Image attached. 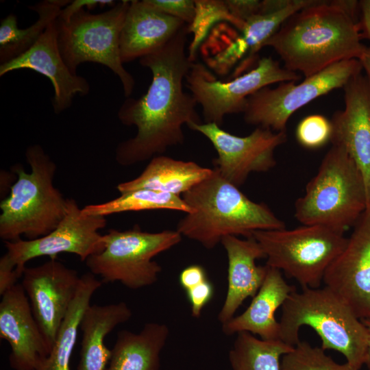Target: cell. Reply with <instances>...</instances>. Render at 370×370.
<instances>
[{
	"label": "cell",
	"instance_id": "1",
	"mask_svg": "<svg viewBox=\"0 0 370 370\" xmlns=\"http://www.w3.org/2000/svg\"><path fill=\"white\" fill-rule=\"evenodd\" d=\"M188 34L186 25L164 46L139 59L150 70L152 79L145 95L127 97L118 110L123 125L137 129L134 137L117 145L118 164L133 165L162 155L184 143V125L202 123L195 99L184 90V80L193 63L186 52Z\"/></svg>",
	"mask_w": 370,
	"mask_h": 370
},
{
	"label": "cell",
	"instance_id": "2",
	"mask_svg": "<svg viewBox=\"0 0 370 370\" xmlns=\"http://www.w3.org/2000/svg\"><path fill=\"white\" fill-rule=\"evenodd\" d=\"M357 1H319L291 16L264 43L284 68L305 77L338 62L359 59L361 42Z\"/></svg>",
	"mask_w": 370,
	"mask_h": 370
},
{
	"label": "cell",
	"instance_id": "3",
	"mask_svg": "<svg viewBox=\"0 0 370 370\" xmlns=\"http://www.w3.org/2000/svg\"><path fill=\"white\" fill-rule=\"evenodd\" d=\"M182 198L193 212L178 221L176 230L208 249L227 236L250 238L256 231L286 228L265 204L249 199L214 169Z\"/></svg>",
	"mask_w": 370,
	"mask_h": 370
},
{
	"label": "cell",
	"instance_id": "4",
	"mask_svg": "<svg viewBox=\"0 0 370 370\" xmlns=\"http://www.w3.org/2000/svg\"><path fill=\"white\" fill-rule=\"evenodd\" d=\"M280 338L295 347L304 326L312 328L323 350L340 352L354 370L365 365L369 332L352 308L329 287L293 291L282 306Z\"/></svg>",
	"mask_w": 370,
	"mask_h": 370
},
{
	"label": "cell",
	"instance_id": "5",
	"mask_svg": "<svg viewBox=\"0 0 370 370\" xmlns=\"http://www.w3.org/2000/svg\"><path fill=\"white\" fill-rule=\"evenodd\" d=\"M27 172L21 164L14 166L17 178L9 196L0 204V237L15 241L25 236L28 240L44 236L63 218L67 199L53 186L56 165L39 145L27 147Z\"/></svg>",
	"mask_w": 370,
	"mask_h": 370
},
{
	"label": "cell",
	"instance_id": "6",
	"mask_svg": "<svg viewBox=\"0 0 370 370\" xmlns=\"http://www.w3.org/2000/svg\"><path fill=\"white\" fill-rule=\"evenodd\" d=\"M367 208L363 177L341 146L332 145L305 193L295 203V217L304 225H320L343 233Z\"/></svg>",
	"mask_w": 370,
	"mask_h": 370
},
{
	"label": "cell",
	"instance_id": "7",
	"mask_svg": "<svg viewBox=\"0 0 370 370\" xmlns=\"http://www.w3.org/2000/svg\"><path fill=\"white\" fill-rule=\"evenodd\" d=\"M130 4L121 1L98 14L82 10L67 22L59 18L56 21L58 47L71 72L77 74V67L86 62L104 65L119 78L127 98L135 80L123 65L120 36Z\"/></svg>",
	"mask_w": 370,
	"mask_h": 370
},
{
	"label": "cell",
	"instance_id": "8",
	"mask_svg": "<svg viewBox=\"0 0 370 370\" xmlns=\"http://www.w3.org/2000/svg\"><path fill=\"white\" fill-rule=\"evenodd\" d=\"M253 237L265 254L266 265L294 278L302 288L320 286L347 243L343 233L320 225L259 230Z\"/></svg>",
	"mask_w": 370,
	"mask_h": 370
},
{
	"label": "cell",
	"instance_id": "9",
	"mask_svg": "<svg viewBox=\"0 0 370 370\" xmlns=\"http://www.w3.org/2000/svg\"><path fill=\"white\" fill-rule=\"evenodd\" d=\"M182 238L176 230L148 232L138 225L125 231L110 229L103 235V250L85 263L102 283L119 282L136 290L157 282L162 267L153 258L180 243Z\"/></svg>",
	"mask_w": 370,
	"mask_h": 370
},
{
	"label": "cell",
	"instance_id": "10",
	"mask_svg": "<svg viewBox=\"0 0 370 370\" xmlns=\"http://www.w3.org/2000/svg\"><path fill=\"white\" fill-rule=\"evenodd\" d=\"M362 66L358 59L343 60L305 79L264 87L247 99L243 119L246 123L285 132L289 118L299 108L330 91L343 88Z\"/></svg>",
	"mask_w": 370,
	"mask_h": 370
},
{
	"label": "cell",
	"instance_id": "11",
	"mask_svg": "<svg viewBox=\"0 0 370 370\" xmlns=\"http://www.w3.org/2000/svg\"><path fill=\"white\" fill-rule=\"evenodd\" d=\"M297 73L282 68L271 57H263L253 69L232 80L221 82L203 64L193 62L186 77V87L202 108L206 123L221 127L227 114L243 113L247 99L275 83L297 82Z\"/></svg>",
	"mask_w": 370,
	"mask_h": 370
},
{
	"label": "cell",
	"instance_id": "12",
	"mask_svg": "<svg viewBox=\"0 0 370 370\" xmlns=\"http://www.w3.org/2000/svg\"><path fill=\"white\" fill-rule=\"evenodd\" d=\"M106 217L88 214L73 199H67L66 212L58 225L47 235L34 239L6 241L3 256L14 268L18 278L23 276L27 261L42 256L51 259L61 253L77 255L81 261L104 247L99 230L106 226Z\"/></svg>",
	"mask_w": 370,
	"mask_h": 370
},
{
	"label": "cell",
	"instance_id": "13",
	"mask_svg": "<svg viewBox=\"0 0 370 370\" xmlns=\"http://www.w3.org/2000/svg\"><path fill=\"white\" fill-rule=\"evenodd\" d=\"M187 127L209 140L217 153L214 169L238 188L250 173L273 168L275 151L287 140L286 131L276 132L260 127L246 136L230 134L215 123H192Z\"/></svg>",
	"mask_w": 370,
	"mask_h": 370
},
{
	"label": "cell",
	"instance_id": "14",
	"mask_svg": "<svg viewBox=\"0 0 370 370\" xmlns=\"http://www.w3.org/2000/svg\"><path fill=\"white\" fill-rule=\"evenodd\" d=\"M22 286L50 352L77 293V272L54 258L37 267H25Z\"/></svg>",
	"mask_w": 370,
	"mask_h": 370
},
{
	"label": "cell",
	"instance_id": "15",
	"mask_svg": "<svg viewBox=\"0 0 370 370\" xmlns=\"http://www.w3.org/2000/svg\"><path fill=\"white\" fill-rule=\"evenodd\" d=\"M323 282L358 318L370 320V207L354 225L345 248L327 269Z\"/></svg>",
	"mask_w": 370,
	"mask_h": 370
},
{
	"label": "cell",
	"instance_id": "16",
	"mask_svg": "<svg viewBox=\"0 0 370 370\" xmlns=\"http://www.w3.org/2000/svg\"><path fill=\"white\" fill-rule=\"evenodd\" d=\"M345 108L334 113L332 145L342 147L364 180L367 208L370 207V82L359 73L343 87Z\"/></svg>",
	"mask_w": 370,
	"mask_h": 370
},
{
	"label": "cell",
	"instance_id": "17",
	"mask_svg": "<svg viewBox=\"0 0 370 370\" xmlns=\"http://www.w3.org/2000/svg\"><path fill=\"white\" fill-rule=\"evenodd\" d=\"M0 337L10 345L8 360L14 370H37L50 353L21 284L1 295Z\"/></svg>",
	"mask_w": 370,
	"mask_h": 370
},
{
	"label": "cell",
	"instance_id": "18",
	"mask_svg": "<svg viewBox=\"0 0 370 370\" xmlns=\"http://www.w3.org/2000/svg\"><path fill=\"white\" fill-rule=\"evenodd\" d=\"M56 21L26 52L1 64L0 76L19 69H30L45 75L53 85V108L59 114L71 107L77 95L88 94L90 86L84 77L72 73L64 62L58 45Z\"/></svg>",
	"mask_w": 370,
	"mask_h": 370
},
{
	"label": "cell",
	"instance_id": "19",
	"mask_svg": "<svg viewBox=\"0 0 370 370\" xmlns=\"http://www.w3.org/2000/svg\"><path fill=\"white\" fill-rule=\"evenodd\" d=\"M221 243L227 257V290L218 320L225 323L232 318L243 301L254 297L266 277L268 266H258L256 261L266 258L258 241L252 236L241 239L235 236L223 238Z\"/></svg>",
	"mask_w": 370,
	"mask_h": 370
},
{
	"label": "cell",
	"instance_id": "20",
	"mask_svg": "<svg viewBox=\"0 0 370 370\" xmlns=\"http://www.w3.org/2000/svg\"><path fill=\"white\" fill-rule=\"evenodd\" d=\"M186 25L145 0L130 1L120 36L123 63L140 59L158 50Z\"/></svg>",
	"mask_w": 370,
	"mask_h": 370
},
{
	"label": "cell",
	"instance_id": "21",
	"mask_svg": "<svg viewBox=\"0 0 370 370\" xmlns=\"http://www.w3.org/2000/svg\"><path fill=\"white\" fill-rule=\"evenodd\" d=\"M295 291L296 288L286 282L281 271L268 266L264 280L248 308L222 324L223 332L232 335L247 332L262 340H280V323L275 313Z\"/></svg>",
	"mask_w": 370,
	"mask_h": 370
},
{
	"label": "cell",
	"instance_id": "22",
	"mask_svg": "<svg viewBox=\"0 0 370 370\" xmlns=\"http://www.w3.org/2000/svg\"><path fill=\"white\" fill-rule=\"evenodd\" d=\"M132 312L124 301L108 305H90L80 323L82 332L77 370H106L111 349L104 343L116 326L127 321Z\"/></svg>",
	"mask_w": 370,
	"mask_h": 370
},
{
	"label": "cell",
	"instance_id": "23",
	"mask_svg": "<svg viewBox=\"0 0 370 370\" xmlns=\"http://www.w3.org/2000/svg\"><path fill=\"white\" fill-rule=\"evenodd\" d=\"M213 169L193 161L175 160L160 155L150 160L143 171L136 178L119 184L120 193L149 189L180 196L208 177Z\"/></svg>",
	"mask_w": 370,
	"mask_h": 370
},
{
	"label": "cell",
	"instance_id": "24",
	"mask_svg": "<svg viewBox=\"0 0 370 370\" xmlns=\"http://www.w3.org/2000/svg\"><path fill=\"white\" fill-rule=\"evenodd\" d=\"M169 335L166 324L147 323L138 333L121 330L106 370H160V353Z\"/></svg>",
	"mask_w": 370,
	"mask_h": 370
},
{
	"label": "cell",
	"instance_id": "25",
	"mask_svg": "<svg viewBox=\"0 0 370 370\" xmlns=\"http://www.w3.org/2000/svg\"><path fill=\"white\" fill-rule=\"evenodd\" d=\"M102 284L90 272L80 277L77 293L62 323L52 349L37 370H71V359L82 316L90 305L92 295Z\"/></svg>",
	"mask_w": 370,
	"mask_h": 370
},
{
	"label": "cell",
	"instance_id": "26",
	"mask_svg": "<svg viewBox=\"0 0 370 370\" xmlns=\"http://www.w3.org/2000/svg\"><path fill=\"white\" fill-rule=\"evenodd\" d=\"M70 2L44 0L30 6L29 9L36 12L38 17L34 23L24 29L18 27L17 17L14 14L3 18L0 23V63L9 62L29 49Z\"/></svg>",
	"mask_w": 370,
	"mask_h": 370
},
{
	"label": "cell",
	"instance_id": "27",
	"mask_svg": "<svg viewBox=\"0 0 370 370\" xmlns=\"http://www.w3.org/2000/svg\"><path fill=\"white\" fill-rule=\"evenodd\" d=\"M237 334L229 352L232 370H281L282 357L294 347L282 340L259 339L247 332Z\"/></svg>",
	"mask_w": 370,
	"mask_h": 370
},
{
	"label": "cell",
	"instance_id": "28",
	"mask_svg": "<svg viewBox=\"0 0 370 370\" xmlns=\"http://www.w3.org/2000/svg\"><path fill=\"white\" fill-rule=\"evenodd\" d=\"M88 214L106 217L115 213L149 210H171L190 213L193 209L182 197L149 189H137L123 193L114 199L82 208Z\"/></svg>",
	"mask_w": 370,
	"mask_h": 370
},
{
	"label": "cell",
	"instance_id": "29",
	"mask_svg": "<svg viewBox=\"0 0 370 370\" xmlns=\"http://www.w3.org/2000/svg\"><path fill=\"white\" fill-rule=\"evenodd\" d=\"M317 0H288L282 8L274 11L255 14L246 22L241 35L248 48L249 56L236 69L239 75L252 62L253 57L264 47V43L280 29L291 16L314 3Z\"/></svg>",
	"mask_w": 370,
	"mask_h": 370
},
{
	"label": "cell",
	"instance_id": "30",
	"mask_svg": "<svg viewBox=\"0 0 370 370\" xmlns=\"http://www.w3.org/2000/svg\"><path fill=\"white\" fill-rule=\"evenodd\" d=\"M195 17L192 23L188 25V33L193 34L188 53L192 62H195L198 49L215 25L224 21L232 25L241 32L245 25V22L232 15L225 1L195 0Z\"/></svg>",
	"mask_w": 370,
	"mask_h": 370
},
{
	"label": "cell",
	"instance_id": "31",
	"mask_svg": "<svg viewBox=\"0 0 370 370\" xmlns=\"http://www.w3.org/2000/svg\"><path fill=\"white\" fill-rule=\"evenodd\" d=\"M281 370L354 369L347 362H336L321 347H313L306 341H300L291 352L282 357Z\"/></svg>",
	"mask_w": 370,
	"mask_h": 370
},
{
	"label": "cell",
	"instance_id": "32",
	"mask_svg": "<svg viewBox=\"0 0 370 370\" xmlns=\"http://www.w3.org/2000/svg\"><path fill=\"white\" fill-rule=\"evenodd\" d=\"M331 121L321 114H311L302 119L297 125L295 137L299 144L308 149L321 148L331 142Z\"/></svg>",
	"mask_w": 370,
	"mask_h": 370
},
{
	"label": "cell",
	"instance_id": "33",
	"mask_svg": "<svg viewBox=\"0 0 370 370\" xmlns=\"http://www.w3.org/2000/svg\"><path fill=\"white\" fill-rule=\"evenodd\" d=\"M147 3L160 11L177 18L186 25L194 19L195 14V0H145Z\"/></svg>",
	"mask_w": 370,
	"mask_h": 370
},
{
	"label": "cell",
	"instance_id": "34",
	"mask_svg": "<svg viewBox=\"0 0 370 370\" xmlns=\"http://www.w3.org/2000/svg\"><path fill=\"white\" fill-rule=\"evenodd\" d=\"M214 291L213 284L209 280L186 291L193 317L199 318L201 316L204 308L212 299Z\"/></svg>",
	"mask_w": 370,
	"mask_h": 370
},
{
	"label": "cell",
	"instance_id": "35",
	"mask_svg": "<svg viewBox=\"0 0 370 370\" xmlns=\"http://www.w3.org/2000/svg\"><path fill=\"white\" fill-rule=\"evenodd\" d=\"M225 3L232 15L243 22L259 14L262 7V1L257 0H225Z\"/></svg>",
	"mask_w": 370,
	"mask_h": 370
},
{
	"label": "cell",
	"instance_id": "36",
	"mask_svg": "<svg viewBox=\"0 0 370 370\" xmlns=\"http://www.w3.org/2000/svg\"><path fill=\"white\" fill-rule=\"evenodd\" d=\"M112 0H75L71 1V2L65 6L61 11L59 16V18L67 22L70 18L77 12L82 10H84V7H86L88 11L93 10L97 6L105 7L110 6L113 7L116 3Z\"/></svg>",
	"mask_w": 370,
	"mask_h": 370
},
{
	"label": "cell",
	"instance_id": "37",
	"mask_svg": "<svg viewBox=\"0 0 370 370\" xmlns=\"http://www.w3.org/2000/svg\"><path fill=\"white\" fill-rule=\"evenodd\" d=\"M208 280L205 269L199 264H192L184 268L180 273L179 282L186 291Z\"/></svg>",
	"mask_w": 370,
	"mask_h": 370
},
{
	"label": "cell",
	"instance_id": "38",
	"mask_svg": "<svg viewBox=\"0 0 370 370\" xmlns=\"http://www.w3.org/2000/svg\"><path fill=\"white\" fill-rule=\"evenodd\" d=\"M18 279L14 268L1 256L0 258V295L11 288Z\"/></svg>",
	"mask_w": 370,
	"mask_h": 370
},
{
	"label": "cell",
	"instance_id": "39",
	"mask_svg": "<svg viewBox=\"0 0 370 370\" xmlns=\"http://www.w3.org/2000/svg\"><path fill=\"white\" fill-rule=\"evenodd\" d=\"M358 3L360 10L358 25L361 37L370 40V0H362Z\"/></svg>",
	"mask_w": 370,
	"mask_h": 370
},
{
	"label": "cell",
	"instance_id": "40",
	"mask_svg": "<svg viewBox=\"0 0 370 370\" xmlns=\"http://www.w3.org/2000/svg\"><path fill=\"white\" fill-rule=\"evenodd\" d=\"M358 60L362 64V70H365L370 82V47H367Z\"/></svg>",
	"mask_w": 370,
	"mask_h": 370
},
{
	"label": "cell",
	"instance_id": "41",
	"mask_svg": "<svg viewBox=\"0 0 370 370\" xmlns=\"http://www.w3.org/2000/svg\"><path fill=\"white\" fill-rule=\"evenodd\" d=\"M363 323L367 327L368 332H369V343H368V348H367V358L365 365L367 366L368 369H370V320L369 319H361Z\"/></svg>",
	"mask_w": 370,
	"mask_h": 370
}]
</instances>
